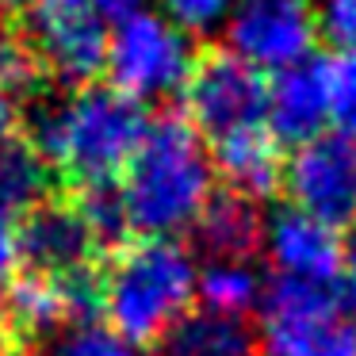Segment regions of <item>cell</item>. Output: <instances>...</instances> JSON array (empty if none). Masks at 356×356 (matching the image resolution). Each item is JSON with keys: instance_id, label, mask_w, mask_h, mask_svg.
I'll return each instance as SVG.
<instances>
[{"instance_id": "cell-3", "label": "cell", "mask_w": 356, "mask_h": 356, "mask_svg": "<svg viewBox=\"0 0 356 356\" xmlns=\"http://www.w3.org/2000/svg\"><path fill=\"white\" fill-rule=\"evenodd\" d=\"M195 257L177 238H131L100 264V314L134 348L157 345L195 299Z\"/></svg>"}, {"instance_id": "cell-9", "label": "cell", "mask_w": 356, "mask_h": 356, "mask_svg": "<svg viewBox=\"0 0 356 356\" xmlns=\"http://www.w3.org/2000/svg\"><path fill=\"white\" fill-rule=\"evenodd\" d=\"M284 192L295 211L333 226H356V146L341 134L295 146L284 161Z\"/></svg>"}, {"instance_id": "cell-4", "label": "cell", "mask_w": 356, "mask_h": 356, "mask_svg": "<svg viewBox=\"0 0 356 356\" xmlns=\"http://www.w3.org/2000/svg\"><path fill=\"white\" fill-rule=\"evenodd\" d=\"M195 58H200V50H195L192 35L180 31L157 8H142L131 19L111 27L104 77L115 92L131 96L134 104L146 108L154 100L184 92Z\"/></svg>"}, {"instance_id": "cell-6", "label": "cell", "mask_w": 356, "mask_h": 356, "mask_svg": "<svg viewBox=\"0 0 356 356\" xmlns=\"http://www.w3.org/2000/svg\"><path fill=\"white\" fill-rule=\"evenodd\" d=\"M184 119L203 142H222L264 127L268 115V73L241 62L226 47L203 50L184 85Z\"/></svg>"}, {"instance_id": "cell-8", "label": "cell", "mask_w": 356, "mask_h": 356, "mask_svg": "<svg viewBox=\"0 0 356 356\" xmlns=\"http://www.w3.org/2000/svg\"><path fill=\"white\" fill-rule=\"evenodd\" d=\"M222 31L230 54L272 77L314 58V0H234Z\"/></svg>"}, {"instance_id": "cell-23", "label": "cell", "mask_w": 356, "mask_h": 356, "mask_svg": "<svg viewBox=\"0 0 356 356\" xmlns=\"http://www.w3.org/2000/svg\"><path fill=\"white\" fill-rule=\"evenodd\" d=\"M96 12H100V19L104 24H123V19H131L134 12H142V8H149L146 0H88Z\"/></svg>"}, {"instance_id": "cell-20", "label": "cell", "mask_w": 356, "mask_h": 356, "mask_svg": "<svg viewBox=\"0 0 356 356\" xmlns=\"http://www.w3.org/2000/svg\"><path fill=\"white\" fill-rule=\"evenodd\" d=\"M330 62V127L356 146V50L333 54Z\"/></svg>"}, {"instance_id": "cell-21", "label": "cell", "mask_w": 356, "mask_h": 356, "mask_svg": "<svg viewBox=\"0 0 356 356\" xmlns=\"http://www.w3.org/2000/svg\"><path fill=\"white\" fill-rule=\"evenodd\" d=\"M230 8L234 0H157V12L165 19H172L180 31H188L192 39L222 31L226 19H230Z\"/></svg>"}, {"instance_id": "cell-1", "label": "cell", "mask_w": 356, "mask_h": 356, "mask_svg": "<svg viewBox=\"0 0 356 356\" xmlns=\"http://www.w3.org/2000/svg\"><path fill=\"white\" fill-rule=\"evenodd\" d=\"M146 127L149 115L142 104L115 92L108 81H96L35 108L27 138L35 142L50 172L70 180L73 192H85L108 188L123 177Z\"/></svg>"}, {"instance_id": "cell-5", "label": "cell", "mask_w": 356, "mask_h": 356, "mask_svg": "<svg viewBox=\"0 0 356 356\" xmlns=\"http://www.w3.org/2000/svg\"><path fill=\"white\" fill-rule=\"evenodd\" d=\"M257 310V345L264 356H356V325L337 287L272 276Z\"/></svg>"}, {"instance_id": "cell-14", "label": "cell", "mask_w": 356, "mask_h": 356, "mask_svg": "<svg viewBox=\"0 0 356 356\" xmlns=\"http://www.w3.org/2000/svg\"><path fill=\"white\" fill-rule=\"evenodd\" d=\"M195 245L207 261H245L264 245V215L253 200L222 192L203 207L200 222L192 226Z\"/></svg>"}, {"instance_id": "cell-12", "label": "cell", "mask_w": 356, "mask_h": 356, "mask_svg": "<svg viewBox=\"0 0 356 356\" xmlns=\"http://www.w3.org/2000/svg\"><path fill=\"white\" fill-rule=\"evenodd\" d=\"M264 127L280 146H307L330 134V62H307L268 77V115Z\"/></svg>"}, {"instance_id": "cell-18", "label": "cell", "mask_w": 356, "mask_h": 356, "mask_svg": "<svg viewBox=\"0 0 356 356\" xmlns=\"http://www.w3.org/2000/svg\"><path fill=\"white\" fill-rule=\"evenodd\" d=\"M42 65L39 58L31 54L24 35H12V31H0V100L24 108L42 85Z\"/></svg>"}, {"instance_id": "cell-25", "label": "cell", "mask_w": 356, "mask_h": 356, "mask_svg": "<svg viewBox=\"0 0 356 356\" xmlns=\"http://www.w3.org/2000/svg\"><path fill=\"white\" fill-rule=\"evenodd\" d=\"M348 322L356 325V268H348V307H345Z\"/></svg>"}, {"instance_id": "cell-2", "label": "cell", "mask_w": 356, "mask_h": 356, "mask_svg": "<svg viewBox=\"0 0 356 356\" xmlns=\"http://www.w3.org/2000/svg\"><path fill=\"white\" fill-rule=\"evenodd\" d=\"M115 192L134 238H177L215 200L211 149L184 115H157L115 180Z\"/></svg>"}, {"instance_id": "cell-16", "label": "cell", "mask_w": 356, "mask_h": 356, "mask_svg": "<svg viewBox=\"0 0 356 356\" xmlns=\"http://www.w3.org/2000/svg\"><path fill=\"white\" fill-rule=\"evenodd\" d=\"M47 188L50 165L42 161L27 131L4 134L0 138V215L19 226V218L31 215L42 200H50Z\"/></svg>"}, {"instance_id": "cell-13", "label": "cell", "mask_w": 356, "mask_h": 356, "mask_svg": "<svg viewBox=\"0 0 356 356\" xmlns=\"http://www.w3.org/2000/svg\"><path fill=\"white\" fill-rule=\"evenodd\" d=\"M211 149V161H215V177L226 180L234 195L241 200H268L276 188H284V146L272 138L268 127H257V131L234 134V138L215 142Z\"/></svg>"}, {"instance_id": "cell-22", "label": "cell", "mask_w": 356, "mask_h": 356, "mask_svg": "<svg viewBox=\"0 0 356 356\" xmlns=\"http://www.w3.org/2000/svg\"><path fill=\"white\" fill-rule=\"evenodd\" d=\"M314 24L333 54L356 50V0H314Z\"/></svg>"}, {"instance_id": "cell-11", "label": "cell", "mask_w": 356, "mask_h": 356, "mask_svg": "<svg viewBox=\"0 0 356 356\" xmlns=\"http://www.w3.org/2000/svg\"><path fill=\"white\" fill-rule=\"evenodd\" d=\"M264 249L276 264V276L302 280V284L341 287V276L348 268L341 230L295 207H280L272 218H264Z\"/></svg>"}, {"instance_id": "cell-17", "label": "cell", "mask_w": 356, "mask_h": 356, "mask_svg": "<svg viewBox=\"0 0 356 356\" xmlns=\"http://www.w3.org/2000/svg\"><path fill=\"white\" fill-rule=\"evenodd\" d=\"M195 295L203 299V310L222 318H245L261 307L264 284L245 261H207L195 280Z\"/></svg>"}, {"instance_id": "cell-10", "label": "cell", "mask_w": 356, "mask_h": 356, "mask_svg": "<svg viewBox=\"0 0 356 356\" xmlns=\"http://www.w3.org/2000/svg\"><path fill=\"white\" fill-rule=\"evenodd\" d=\"M16 253L27 272L50 280H77L100 268V238L70 200H42L16 226Z\"/></svg>"}, {"instance_id": "cell-24", "label": "cell", "mask_w": 356, "mask_h": 356, "mask_svg": "<svg viewBox=\"0 0 356 356\" xmlns=\"http://www.w3.org/2000/svg\"><path fill=\"white\" fill-rule=\"evenodd\" d=\"M35 0H0V24H24Z\"/></svg>"}, {"instance_id": "cell-15", "label": "cell", "mask_w": 356, "mask_h": 356, "mask_svg": "<svg viewBox=\"0 0 356 356\" xmlns=\"http://www.w3.org/2000/svg\"><path fill=\"white\" fill-rule=\"evenodd\" d=\"M157 356H261V345H257V333L245 325V318L188 310L157 341Z\"/></svg>"}, {"instance_id": "cell-7", "label": "cell", "mask_w": 356, "mask_h": 356, "mask_svg": "<svg viewBox=\"0 0 356 356\" xmlns=\"http://www.w3.org/2000/svg\"><path fill=\"white\" fill-rule=\"evenodd\" d=\"M24 39L39 58L42 77L65 88L96 85L108 65L111 24L88 0H35L24 16Z\"/></svg>"}, {"instance_id": "cell-19", "label": "cell", "mask_w": 356, "mask_h": 356, "mask_svg": "<svg viewBox=\"0 0 356 356\" xmlns=\"http://www.w3.org/2000/svg\"><path fill=\"white\" fill-rule=\"evenodd\" d=\"M35 356H142V348H134L131 341L111 333L108 325L77 322L58 330L50 341H42Z\"/></svg>"}]
</instances>
